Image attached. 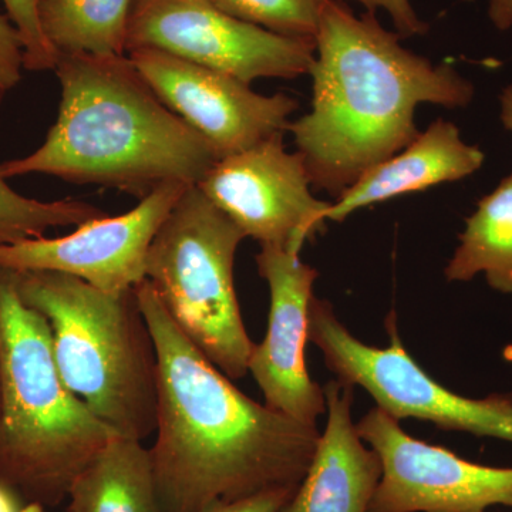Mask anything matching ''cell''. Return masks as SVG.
Returning a JSON list of instances; mask_svg holds the SVG:
<instances>
[{"label": "cell", "instance_id": "1", "mask_svg": "<svg viewBox=\"0 0 512 512\" xmlns=\"http://www.w3.org/2000/svg\"><path fill=\"white\" fill-rule=\"evenodd\" d=\"M157 352L156 441L150 448L163 512H204L298 488L319 431L254 402L175 325L150 282L136 288Z\"/></svg>", "mask_w": 512, "mask_h": 512}, {"label": "cell", "instance_id": "3", "mask_svg": "<svg viewBox=\"0 0 512 512\" xmlns=\"http://www.w3.org/2000/svg\"><path fill=\"white\" fill-rule=\"evenodd\" d=\"M57 120L35 153L0 164L143 200L168 183L197 187L217 163L208 141L158 99L126 56H60Z\"/></svg>", "mask_w": 512, "mask_h": 512}, {"label": "cell", "instance_id": "16", "mask_svg": "<svg viewBox=\"0 0 512 512\" xmlns=\"http://www.w3.org/2000/svg\"><path fill=\"white\" fill-rule=\"evenodd\" d=\"M69 512H163L150 448L117 436L70 487Z\"/></svg>", "mask_w": 512, "mask_h": 512}, {"label": "cell", "instance_id": "27", "mask_svg": "<svg viewBox=\"0 0 512 512\" xmlns=\"http://www.w3.org/2000/svg\"><path fill=\"white\" fill-rule=\"evenodd\" d=\"M501 121L507 130L512 131V84L505 87L500 97Z\"/></svg>", "mask_w": 512, "mask_h": 512}, {"label": "cell", "instance_id": "2", "mask_svg": "<svg viewBox=\"0 0 512 512\" xmlns=\"http://www.w3.org/2000/svg\"><path fill=\"white\" fill-rule=\"evenodd\" d=\"M375 12L353 15L340 0L320 13L312 111L289 123L313 187L335 197L417 137L420 103L466 107L473 83L400 45Z\"/></svg>", "mask_w": 512, "mask_h": 512}, {"label": "cell", "instance_id": "25", "mask_svg": "<svg viewBox=\"0 0 512 512\" xmlns=\"http://www.w3.org/2000/svg\"><path fill=\"white\" fill-rule=\"evenodd\" d=\"M0 512H45V507L30 503L15 488L0 481Z\"/></svg>", "mask_w": 512, "mask_h": 512}, {"label": "cell", "instance_id": "11", "mask_svg": "<svg viewBox=\"0 0 512 512\" xmlns=\"http://www.w3.org/2000/svg\"><path fill=\"white\" fill-rule=\"evenodd\" d=\"M188 185H161L119 217L96 218L66 237L0 244V268L12 272H59L104 292L136 289L146 281L151 242Z\"/></svg>", "mask_w": 512, "mask_h": 512}, {"label": "cell", "instance_id": "17", "mask_svg": "<svg viewBox=\"0 0 512 512\" xmlns=\"http://www.w3.org/2000/svg\"><path fill=\"white\" fill-rule=\"evenodd\" d=\"M478 274L495 291L512 296V173L478 201L444 271L447 281L457 282Z\"/></svg>", "mask_w": 512, "mask_h": 512}, {"label": "cell", "instance_id": "6", "mask_svg": "<svg viewBox=\"0 0 512 512\" xmlns=\"http://www.w3.org/2000/svg\"><path fill=\"white\" fill-rule=\"evenodd\" d=\"M245 237L197 187L184 192L147 255L146 279L165 311L229 379L247 376L255 343L235 292L234 262Z\"/></svg>", "mask_w": 512, "mask_h": 512}, {"label": "cell", "instance_id": "4", "mask_svg": "<svg viewBox=\"0 0 512 512\" xmlns=\"http://www.w3.org/2000/svg\"><path fill=\"white\" fill-rule=\"evenodd\" d=\"M117 436L64 383L47 320L20 298L15 272L0 268V481L56 507Z\"/></svg>", "mask_w": 512, "mask_h": 512}, {"label": "cell", "instance_id": "14", "mask_svg": "<svg viewBox=\"0 0 512 512\" xmlns=\"http://www.w3.org/2000/svg\"><path fill=\"white\" fill-rule=\"evenodd\" d=\"M323 392L328 423L311 466L282 512H367L382 463L365 447L353 423V387L336 379L326 383Z\"/></svg>", "mask_w": 512, "mask_h": 512}, {"label": "cell", "instance_id": "21", "mask_svg": "<svg viewBox=\"0 0 512 512\" xmlns=\"http://www.w3.org/2000/svg\"><path fill=\"white\" fill-rule=\"evenodd\" d=\"M10 22L22 40L25 69L32 72L55 70L56 53L47 43L39 19L40 0H2Z\"/></svg>", "mask_w": 512, "mask_h": 512}, {"label": "cell", "instance_id": "19", "mask_svg": "<svg viewBox=\"0 0 512 512\" xmlns=\"http://www.w3.org/2000/svg\"><path fill=\"white\" fill-rule=\"evenodd\" d=\"M3 96L0 93V104ZM104 215L100 208L72 198L45 202L25 197L0 174V244L43 238L49 229L79 227Z\"/></svg>", "mask_w": 512, "mask_h": 512}, {"label": "cell", "instance_id": "10", "mask_svg": "<svg viewBox=\"0 0 512 512\" xmlns=\"http://www.w3.org/2000/svg\"><path fill=\"white\" fill-rule=\"evenodd\" d=\"M356 427L382 463V477L367 512L512 508V468L481 466L414 439L380 407L370 410Z\"/></svg>", "mask_w": 512, "mask_h": 512}, {"label": "cell", "instance_id": "22", "mask_svg": "<svg viewBox=\"0 0 512 512\" xmlns=\"http://www.w3.org/2000/svg\"><path fill=\"white\" fill-rule=\"evenodd\" d=\"M23 69L25 56L18 30L0 13V93H8L22 80Z\"/></svg>", "mask_w": 512, "mask_h": 512}, {"label": "cell", "instance_id": "9", "mask_svg": "<svg viewBox=\"0 0 512 512\" xmlns=\"http://www.w3.org/2000/svg\"><path fill=\"white\" fill-rule=\"evenodd\" d=\"M306 165L288 153L284 133L220 158L197 188L261 247L299 254L325 227L329 202L313 197Z\"/></svg>", "mask_w": 512, "mask_h": 512}, {"label": "cell", "instance_id": "24", "mask_svg": "<svg viewBox=\"0 0 512 512\" xmlns=\"http://www.w3.org/2000/svg\"><path fill=\"white\" fill-rule=\"evenodd\" d=\"M295 491L296 488L268 491L235 503L215 505L204 512H282Z\"/></svg>", "mask_w": 512, "mask_h": 512}, {"label": "cell", "instance_id": "26", "mask_svg": "<svg viewBox=\"0 0 512 512\" xmlns=\"http://www.w3.org/2000/svg\"><path fill=\"white\" fill-rule=\"evenodd\" d=\"M491 22L495 28L508 30L512 28V0H490L488 8Z\"/></svg>", "mask_w": 512, "mask_h": 512}, {"label": "cell", "instance_id": "13", "mask_svg": "<svg viewBox=\"0 0 512 512\" xmlns=\"http://www.w3.org/2000/svg\"><path fill=\"white\" fill-rule=\"evenodd\" d=\"M255 261L268 284L271 306L268 332L262 343H255L248 372L269 409L316 426L326 412V397L323 387L309 376L305 349L318 271L303 264L299 254L278 247H261Z\"/></svg>", "mask_w": 512, "mask_h": 512}, {"label": "cell", "instance_id": "15", "mask_svg": "<svg viewBox=\"0 0 512 512\" xmlns=\"http://www.w3.org/2000/svg\"><path fill=\"white\" fill-rule=\"evenodd\" d=\"M484 160L483 151L464 143L453 123L434 121L402 151L370 168L338 195L326 220L340 222L360 208L463 180L480 170Z\"/></svg>", "mask_w": 512, "mask_h": 512}, {"label": "cell", "instance_id": "23", "mask_svg": "<svg viewBox=\"0 0 512 512\" xmlns=\"http://www.w3.org/2000/svg\"><path fill=\"white\" fill-rule=\"evenodd\" d=\"M356 2L362 3L372 12L379 8L387 10L392 16L397 33L402 37L421 35L427 30L426 23L417 18L409 0H356Z\"/></svg>", "mask_w": 512, "mask_h": 512}, {"label": "cell", "instance_id": "7", "mask_svg": "<svg viewBox=\"0 0 512 512\" xmlns=\"http://www.w3.org/2000/svg\"><path fill=\"white\" fill-rule=\"evenodd\" d=\"M386 328L389 348L365 345L340 322L328 301L313 296L309 342L322 350L326 366L340 383L362 387L377 407L396 420L410 417L430 421L443 430L512 443L511 394L471 399L451 392L427 375L404 349L393 312Z\"/></svg>", "mask_w": 512, "mask_h": 512}, {"label": "cell", "instance_id": "5", "mask_svg": "<svg viewBox=\"0 0 512 512\" xmlns=\"http://www.w3.org/2000/svg\"><path fill=\"white\" fill-rule=\"evenodd\" d=\"M15 274L20 298L47 320L67 387L120 436H153L157 352L136 289L104 292L59 272Z\"/></svg>", "mask_w": 512, "mask_h": 512}, {"label": "cell", "instance_id": "12", "mask_svg": "<svg viewBox=\"0 0 512 512\" xmlns=\"http://www.w3.org/2000/svg\"><path fill=\"white\" fill-rule=\"evenodd\" d=\"M127 56L158 99L208 141L218 160L284 133L299 107L286 94L262 96L235 77L161 50L136 49Z\"/></svg>", "mask_w": 512, "mask_h": 512}, {"label": "cell", "instance_id": "20", "mask_svg": "<svg viewBox=\"0 0 512 512\" xmlns=\"http://www.w3.org/2000/svg\"><path fill=\"white\" fill-rule=\"evenodd\" d=\"M222 12L275 35L312 40L318 36L326 0H210Z\"/></svg>", "mask_w": 512, "mask_h": 512}, {"label": "cell", "instance_id": "18", "mask_svg": "<svg viewBox=\"0 0 512 512\" xmlns=\"http://www.w3.org/2000/svg\"><path fill=\"white\" fill-rule=\"evenodd\" d=\"M134 0H40L47 43L60 56H126Z\"/></svg>", "mask_w": 512, "mask_h": 512}, {"label": "cell", "instance_id": "8", "mask_svg": "<svg viewBox=\"0 0 512 512\" xmlns=\"http://www.w3.org/2000/svg\"><path fill=\"white\" fill-rule=\"evenodd\" d=\"M154 49L251 84L311 73L316 42L275 35L210 0H134L127 53Z\"/></svg>", "mask_w": 512, "mask_h": 512}]
</instances>
